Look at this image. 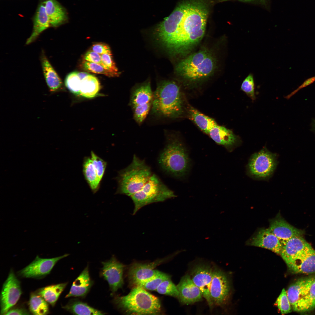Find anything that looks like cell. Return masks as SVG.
I'll return each instance as SVG.
<instances>
[{
    "instance_id": "obj_19",
    "label": "cell",
    "mask_w": 315,
    "mask_h": 315,
    "mask_svg": "<svg viewBox=\"0 0 315 315\" xmlns=\"http://www.w3.org/2000/svg\"><path fill=\"white\" fill-rule=\"evenodd\" d=\"M268 229L279 239L283 245L291 238L302 236L304 231L297 228L280 217L271 220Z\"/></svg>"
},
{
    "instance_id": "obj_7",
    "label": "cell",
    "mask_w": 315,
    "mask_h": 315,
    "mask_svg": "<svg viewBox=\"0 0 315 315\" xmlns=\"http://www.w3.org/2000/svg\"><path fill=\"white\" fill-rule=\"evenodd\" d=\"M286 291L294 311L304 313L315 309V275L299 279Z\"/></svg>"
},
{
    "instance_id": "obj_20",
    "label": "cell",
    "mask_w": 315,
    "mask_h": 315,
    "mask_svg": "<svg viewBox=\"0 0 315 315\" xmlns=\"http://www.w3.org/2000/svg\"><path fill=\"white\" fill-rule=\"evenodd\" d=\"M208 134L215 142L229 150L241 143L240 138L232 131L218 125L212 128Z\"/></svg>"
},
{
    "instance_id": "obj_18",
    "label": "cell",
    "mask_w": 315,
    "mask_h": 315,
    "mask_svg": "<svg viewBox=\"0 0 315 315\" xmlns=\"http://www.w3.org/2000/svg\"><path fill=\"white\" fill-rule=\"evenodd\" d=\"M176 286L179 293L178 299L182 303L190 304L202 300L201 292L190 275L183 276Z\"/></svg>"
},
{
    "instance_id": "obj_33",
    "label": "cell",
    "mask_w": 315,
    "mask_h": 315,
    "mask_svg": "<svg viewBox=\"0 0 315 315\" xmlns=\"http://www.w3.org/2000/svg\"><path fill=\"white\" fill-rule=\"evenodd\" d=\"M84 69L88 72L104 75L109 77L118 76L120 73H116L106 69L102 65L84 60L83 63Z\"/></svg>"
},
{
    "instance_id": "obj_34",
    "label": "cell",
    "mask_w": 315,
    "mask_h": 315,
    "mask_svg": "<svg viewBox=\"0 0 315 315\" xmlns=\"http://www.w3.org/2000/svg\"><path fill=\"white\" fill-rule=\"evenodd\" d=\"M158 293L169 295L178 299L179 293L176 286L172 281L170 276L163 280L156 290Z\"/></svg>"
},
{
    "instance_id": "obj_29",
    "label": "cell",
    "mask_w": 315,
    "mask_h": 315,
    "mask_svg": "<svg viewBox=\"0 0 315 315\" xmlns=\"http://www.w3.org/2000/svg\"><path fill=\"white\" fill-rule=\"evenodd\" d=\"M67 284V283H64L43 287L38 290L37 294L54 307Z\"/></svg>"
},
{
    "instance_id": "obj_43",
    "label": "cell",
    "mask_w": 315,
    "mask_h": 315,
    "mask_svg": "<svg viewBox=\"0 0 315 315\" xmlns=\"http://www.w3.org/2000/svg\"><path fill=\"white\" fill-rule=\"evenodd\" d=\"M314 82H315V76L307 79L298 88L286 96V98L287 99L290 98L300 90L309 85Z\"/></svg>"
},
{
    "instance_id": "obj_39",
    "label": "cell",
    "mask_w": 315,
    "mask_h": 315,
    "mask_svg": "<svg viewBox=\"0 0 315 315\" xmlns=\"http://www.w3.org/2000/svg\"><path fill=\"white\" fill-rule=\"evenodd\" d=\"M91 159L92 163L96 170L98 176L101 181L104 173L106 163L92 151L91 152Z\"/></svg>"
},
{
    "instance_id": "obj_27",
    "label": "cell",
    "mask_w": 315,
    "mask_h": 315,
    "mask_svg": "<svg viewBox=\"0 0 315 315\" xmlns=\"http://www.w3.org/2000/svg\"><path fill=\"white\" fill-rule=\"evenodd\" d=\"M188 113L192 120L202 131L208 134L210 130L218 125L213 119L201 113L196 108L189 106Z\"/></svg>"
},
{
    "instance_id": "obj_12",
    "label": "cell",
    "mask_w": 315,
    "mask_h": 315,
    "mask_svg": "<svg viewBox=\"0 0 315 315\" xmlns=\"http://www.w3.org/2000/svg\"><path fill=\"white\" fill-rule=\"evenodd\" d=\"M69 255L65 254L60 256L43 258L37 255L29 264L18 272V275L26 278H40L49 274L59 260Z\"/></svg>"
},
{
    "instance_id": "obj_15",
    "label": "cell",
    "mask_w": 315,
    "mask_h": 315,
    "mask_svg": "<svg viewBox=\"0 0 315 315\" xmlns=\"http://www.w3.org/2000/svg\"><path fill=\"white\" fill-rule=\"evenodd\" d=\"M214 269L209 265L201 264L195 266L191 272L192 281L200 290L210 309L214 306L210 293Z\"/></svg>"
},
{
    "instance_id": "obj_8",
    "label": "cell",
    "mask_w": 315,
    "mask_h": 315,
    "mask_svg": "<svg viewBox=\"0 0 315 315\" xmlns=\"http://www.w3.org/2000/svg\"><path fill=\"white\" fill-rule=\"evenodd\" d=\"M176 197L156 175L153 174L139 191L130 197L134 204L133 214L134 215L141 208L154 203L163 202Z\"/></svg>"
},
{
    "instance_id": "obj_21",
    "label": "cell",
    "mask_w": 315,
    "mask_h": 315,
    "mask_svg": "<svg viewBox=\"0 0 315 315\" xmlns=\"http://www.w3.org/2000/svg\"><path fill=\"white\" fill-rule=\"evenodd\" d=\"M250 245L270 250L280 255L282 245L278 238L268 228L262 229L250 240Z\"/></svg>"
},
{
    "instance_id": "obj_5",
    "label": "cell",
    "mask_w": 315,
    "mask_h": 315,
    "mask_svg": "<svg viewBox=\"0 0 315 315\" xmlns=\"http://www.w3.org/2000/svg\"><path fill=\"white\" fill-rule=\"evenodd\" d=\"M216 67L215 59L208 49L203 48L183 59L175 71L184 79L191 81L201 80L211 76Z\"/></svg>"
},
{
    "instance_id": "obj_40",
    "label": "cell",
    "mask_w": 315,
    "mask_h": 315,
    "mask_svg": "<svg viewBox=\"0 0 315 315\" xmlns=\"http://www.w3.org/2000/svg\"><path fill=\"white\" fill-rule=\"evenodd\" d=\"M104 66L106 69L116 73H120L113 60L111 53L101 55Z\"/></svg>"
},
{
    "instance_id": "obj_17",
    "label": "cell",
    "mask_w": 315,
    "mask_h": 315,
    "mask_svg": "<svg viewBox=\"0 0 315 315\" xmlns=\"http://www.w3.org/2000/svg\"><path fill=\"white\" fill-rule=\"evenodd\" d=\"M102 263L103 267L101 275L108 282L111 292L114 293L123 285V276L124 266L114 256Z\"/></svg>"
},
{
    "instance_id": "obj_6",
    "label": "cell",
    "mask_w": 315,
    "mask_h": 315,
    "mask_svg": "<svg viewBox=\"0 0 315 315\" xmlns=\"http://www.w3.org/2000/svg\"><path fill=\"white\" fill-rule=\"evenodd\" d=\"M152 174L144 161L134 155L130 164L119 172L116 193L130 197L140 190Z\"/></svg>"
},
{
    "instance_id": "obj_31",
    "label": "cell",
    "mask_w": 315,
    "mask_h": 315,
    "mask_svg": "<svg viewBox=\"0 0 315 315\" xmlns=\"http://www.w3.org/2000/svg\"><path fill=\"white\" fill-rule=\"evenodd\" d=\"M83 172L85 178L94 193L98 190L100 182L91 158L86 157L83 164Z\"/></svg>"
},
{
    "instance_id": "obj_42",
    "label": "cell",
    "mask_w": 315,
    "mask_h": 315,
    "mask_svg": "<svg viewBox=\"0 0 315 315\" xmlns=\"http://www.w3.org/2000/svg\"><path fill=\"white\" fill-rule=\"evenodd\" d=\"M91 50L100 55L111 53L109 46L107 44L102 43L94 44L92 46Z\"/></svg>"
},
{
    "instance_id": "obj_2",
    "label": "cell",
    "mask_w": 315,
    "mask_h": 315,
    "mask_svg": "<svg viewBox=\"0 0 315 315\" xmlns=\"http://www.w3.org/2000/svg\"><path fill=\"white\" fill-rule=\"evenodd\" d=\"M150 114L158 119H174L183 113V100L180 88L175 82H159L153 92Z\"/></svg>"
},
{
    "instance_id": "obj_30",
    "label": "cell",
    "mask_w": 315,
    "mask_h": 315,
    "mask_svg": "<svg viewBox=\"0 0 315 315\" xmlns=\"http://www.w3.org/2000/svg\"><path fill=\"white\" fill-rule=\"evenodd\" d=\"M62 308L68 311L77 315H103L105 313L94 308L87 304L78 300L71 301Z\"/></svg>"
},
{
    "instance_id": "obj_13",
    "label": "cell",
    "mask_w": 315,
    "mask_h": 315,
    "mask_svg": "<svg viewBox=\"0 0 315 315\" xmlns=\"http://www.w3.org/2000/svg\"><path fill=\"white\" fill-rule=\"evenodd\" d=\"M230 291L229 283L226 275L221 270L214 268L210 289L213 305L222 306L225 304L228 298Z\"/></svg>"
},
{
    "instance_id": "obj_44",
    "label": "cell",
    "mask_w": 315,
    "mask_h": 315,
    "mask_svg": "<svg viewBox=\"0 0 315 315\" xmlns=\"http://www.w3.org/2000/svg\"><path fill=\"white\" fill-rule=\"evenodd\" d=\"M29 312L25 309L22 307H16L11 308L5 315H30Z\"/></svg>"
},
{
    "instance_id": "obj_11",
    "label": "cell",
    "mask_w": 315,
    "mask_h": 315,
    "mask_svg": "<svg viewBox=\"0 0 315 315\" xmlns=\"http://www.w3.org/2000/svg\"><path fill=\"white\" fill-rule=\"evenodd\" d=\"M22 293L20 282L10 270L2 287L0 295L1 315H5L17 303Z\"/></svg>"
},
{
    "instance_id": "obj_41",
    "label": "cell",
    "mask_w": 315,
    "mask_h": 315,
    "mask_svg": "<svg viewBox=\"0 0 315 315\" xmlns=\"http://www.w3.org/2000/svg\"><path fill=\"white\" fill-rule=\"evenodd\" d=\"M84 58L85 61L98 64L103 66L101 55L92 50H90L85 53Z\"/></svg>"
},
{
    "instance_id": "obj_10",
    "label": "cell",
    "mask_w": 315,
    "mask_h": 315,
    "mask_svg": "<svg viewBox=\"0 0 315 315\" xmlns=\"http://www.w3.org/2000/svg\"><path fill=\"white\" fill-rule=\"evenodd\" d=\"M276 155L266 148L253 154L248 165L250 174L258 178L269 177L274 171L277 164Z\"/></svg>"
},
{
    "instance_id": "obj_26",
    "label": "cell",
    "mask_w": 315,
    "mask_h": 315,
    "mask_svg": "<svg viewBox=\"0 0 315 315\" xmlns=\"http://www.w3.org/2000/svg\"><path fill=\"white\" fill-rule=\"evenodd\" d=\"M309 244L302 236L293 237L282 245L280 255L286 263Z\"/></svg>"
},
{
    "instance_id": "obj_28",
    "label": "cell",
    "mask_w": 315,
    "mask_h": 315,
    "mask_svg": "<svg viewBox=\"0 0 315 315\" xmlns=\"http://www.w3.org/2000/svg\"><path fill=\"white\" fill-rule=\"evenodd\" d=\"M100 89V84L97 78L88 74L81 80L80 94L87 98L95 97Z\"/></svg>"
},
{
    "instance_id": "obj_22",
    "label": "cell",
    "mask_w": 315,
    "mask_h": 315,
    "mask_svg": "<svg viewBox=\"0 0 315 315\" xmlns=\"http://www.w3.org/2000/svg\"><path fill=\"white\" fill-rule=\"evenodd\" d=\"M44 3L50 26L56 27L67 21L66 12L57 1L47 0Z\"/></svg>"
},
{
    "instance_id": "obj_14",
    "label": "cell",
    "mask_w": 315,
    "mask_h": 315,
    "mask_svg": "<svg viewBox=\"0 0 315 315\" xmlns=\"http://www.w3.org/2000/svg\"><path fill=\"white\" fill-rule=\"evenodd\" d=\"M292 272L296 274L315 273V250L309 244L286 263Z\"/></svg>"
},
{
    "instance_id": "obj_45",
    "label": "cell",
    "mask_w": 315,
    "mask_h": 315,
    "mask_svg": "<svg viewBox=\"0 0 315 315\" xmlns=\"http://www.w3.org/2000/svg\"><path fill=\"white\" fill-rule=\"evenodd\" d=\"M230 0H237L244 2L260 4L266 6L268 0H218L219 2Z\"/></svg>"
},
{
    "instance_id": "obj_3",
    "label": "cell",
    "mask_w": 315,
    "mask_h": 315,
    "mask_svg": "<svg viewBox=\"0 0 315 315\" xmlns=\"http://www.w3.org/2000/svg\"><path fill=\"white\" fill-rule=\"evenodd\" d=\"M166 143L160 154L159 164L164 172L175 177L185 176L189 168L190 160L186 150L175 136L165 131Z\"/></svg>"
},
{
    "instance_id": "obj_25",
    "label": "cell",
    "mask_w": 315,
    "mask_h": 315,
    "mask_svg": "<svg viewBox=\"0 0 315 315\" xmlns=\"http://www.w3.org/2000/svg\"><path fill=\"white\" fill-rule=\"evenodd\" d=\"M33 21V31L27 41L26 44H29L35 41L42 32L50 26L44 2L39 5Z\"/></svg>"
},
{
    "instance_id": "obj_35",
    "label": "cell",
    "mask_w": 315,
    "mask_h": 315,
    "mask_svg": "<svg viewBox=\"0 0 315 315\" xmlns=\"http://www.w3.org/2000/svg\"><path fill=\"white\" fill-rule=\"evenodd\" d=\"M169 276L160 272L154 276L139 284L136 286L140 287L146 290H156L161 283Z\"/></svg>"
},
{
    "instance_id": "obj_1",
    "label": "cell",
    "mask_w": 315,
    "mask_h": 315,
    "mask_svg": "<svg viewBox=\"0 0 315 315\" xmlns=\"http://www.w3.org/2000/svg\"><path fill=\"white\" fill-rule=\"evenodd\" d=\"M211 0H182L154 30L159 43L171 54L184 55L201 41L205 33Z\"/></svg>"
},
{
    "instance_id": "obj_9",
    "label": "cell",
    "mask_w": 315,
    "mask_h": 315,
    "mask_svg": "<svg viewBox=\"0 0 315 315\" xmlns=\"http://www.w3.org/2000/svg\"><path fill=\"white\" fill-rule=\"evenodd\" d=\"M153 98L150 80L134 87L132 90L129 103L135 122L141 125L150 111Z\"/></svg>"
},
{
    "instance_id": "obj_37",
    "label": "cell",
    "mask_w": 315,
    "mask_h": 315,
    "mask_svg": "<svg viewBox=\"0 0 315 315\" xmlns=\"http://www.w3.org/2000/svg\"><path fill=\"white\" fill-rule=\"evenodd\" d=\"M240 89L252 101L256 99L255 82L252 74H249L243 80L241 85Z\"/></svg>"
},
{
    "instance_id": "obj_16",
    "label": "cell",
    "mask_w": 315,
    "mask_h": 315,
    "mask_svg": "<svg viewBox=\"0 0 315 315\" xmlns=\"http://www.w3.org/2000/svg\"><path fill=\"white\" fill-rule=\"evenodd\" d=\"M167 259L165 258L158 259L149 263H133L128 270V277L130 284L135 287L154 276L160 272L155 268Z\"/></svg>"
},
{
    "instance_id": "obj_23",
    "label": "cell",
    "mask_w": 315,
    "mask_h": 315,
    "mask_svg": "<svg viewBox=\"0 0 315 315\" xmlns=\"http://www.w3.org/2000/svg\"><path fill=\"white\" fill-rule=\"evenodd\" d=\"M93 284L87 266L73 282L70 291L65 298L84 297L88 293Z\"/></svg>"
},
{
    "instance_id": "obj_36",
    "label": "cell",
    "mask_w": 315,
    "mask_h": 315,
    "mask_svg": "<svg viewBox=\"0 0 315 315\" xmlns=\"http://www.w3.org/2000/svg\"><path fill=\"white\" fill-rule=\"evenodd\" d=\"M82 79L78 74V72L75 71L69 74L66 77L65 84L67 89L72 93L80 94V89Z\"/></svg>"
},
{
    "instance_id": "obj_38",
    "label": "cell",
    "mask_w": 315,
    "mask_h": 315,
    "mask_svg": "<svg viewBox=\"0 0 315 315\" xmlns=\"http://www.w3.org/2000/svg\"><path fill=\"white\" fill-rule=\"evenodd\" d=\"M275 304L282 314L290 313L292 309L288 299L286 291L283 288L277 298Z\"/></svg>"
},
{
    "instance_id": "obj_32",
    "label": "cell",
    "mask_w": 315,
    "mask_h": 315,
    "mask_svg": "<svg viewBox=\"0 0 315 315\" xmlns=\"http://www.w3.org/2000/svg\"><path fill=\"white\" fill-rule=\"evenodd\" d=\"M29 304L31 312L34 315H44L49 313L47 302L37 294H31Z\"/></svg>"
},
{
    "instance_id": "obj_4",
    "label": "cell",
    "mask_w": 315,
    "mask_h": 315,
    "mask_svg": "<svg viewBox=\"0 0 315 315\" xmlns=\"http://www.w3.org/2000/svg\"><path fill=\"white\" fill-rule=\"evenodd\" d=\"M114 302L128 314L158 315L162 311L159 299L139 286L134 287L126 295L116 297Z\"/></svg>"
},
{
    "instance_id": "obj_24",
    "label": "cell",
    "mask_w": 315,
    "mask_h": 315,
    "mask_svg": "<svg viewBox=\"0 0 315 315\" xmlns=\"http://www.w3.org/2000/svg\"><path fill=\"white\" fill-rule=\"evenodd\" d=\"M41 61L43 75L50 92L54 93L59 91L62 85L60 78L44 54L41 55Z\"/></svg>"
}]
</instances>
